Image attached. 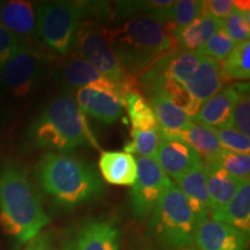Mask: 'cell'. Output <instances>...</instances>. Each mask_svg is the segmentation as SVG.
I'll use <instances>...</instances> for the list:
<instances>
[{"label": "cell", "instance_id": "6da1fadb", "mask_svg": "<svg viewBox=\"0 0 250 250\" xmlns=\"http://www.w3.org/2000/svg\"><path fill=\"white\" fill-rule=\"evenodd\" d=\"M127 76L140 77L159 57L175 49V27L148 15H132L101 26Z\"/></svg>", "mask_w": 250, "mask_h": 250}, {"label": "cell", "instance_id": "7a4b0ae2", "mask_svg": "<svg viewBox=\"0 0 250 250\" xmlns=\"http://www.w3.org/2000/svg\"><path fill=\"white\" fill-rule=\"evenodd\" d=\"M50 223L39 192L22 168L13 162L0 166V225L19 243H28Z\"/></svg>", "mask_w": 250, "mask_h": 250}, {"label": "cell", "instance_id": "3957f363", "mask_svg": "<svg viewBox=\"0 0 250 250\" xmlns=\"http://www.w3.org/2000/svg\"><path fill=\"white\" fill-rule=\"evenodd\" d=\"M28 137L35 147L59 153L85 146L101 149L86 115L68 93L58 95L43 108L30 124Z\"/></svg>", "mask_w": 250, "mask_h": 250}, {"label": "cell", "instance_id": "277c9868", "mask_svg": "<svg viewBox=\"0 0 250 250\" xmlns=\"http://www.w3.org/2000/svg\"><path fill=\"white\" fill-rule=\"evenodd\" d=\"M36 175L43 190L66 208L99 198L104 190L96 168L68 153H45L37 165Z\"/></svg>", "mask_w": 250, "mask_h": 250}, {"label": "cell", "instance_id": "5b68a950", "mask_svg": "<svg viewBox=\"0 0 250 250\" xmlns=\"http://www.w3.org/2000/svg\"><path fill=\"white\" fill-rule=\"evenodd\" d=\"M152 236L166 248H191L197 220L180 189L171 183L151 213Z\"/></svg>", "mask_w": 250, "mask_h": 250}, {"label": "cell", "instance_id": "8992f818", "mask_svg": "<svg viewBox=\"0 0 250 250\" xmlns=\"http://www.w3.org/2000/svg\"><path fill=\"white\" fill-rule=\"evenodd\" d=\"M36 34L49 50L67 55L85 18L83 4L79 1H46L36 6Z\"/></svg>", "mask_w": 250, "mask_h": 250}, {"label": "cell", "instance_id": "52a82bcc", "mask_svg": "<svg viewBox=\"0 0 250 250\" xmlns=\"http://www.w3.org/2000/svg\"><path fill=\"white\" fill-rule=\"evenodd\" d=\"M72 50L80 56L79 58L118 86L124 96L133 90L136 81L125 73L109 45L101 26L95 21H87L85 19L81 21Z\"/></svg>", "mask_w": 250, "mask_h": 250}, {"label": "cell", "instance_id": "ba28073f", "mask_svg": "<svg viewBox=\"0 0 250 250\" xmlns=\"http://www.w3.org/2000/svg\"><path fill=\"white\" fill-rule=\"evenodd\" d=\"M45 70L44 55L29 44H23L2 67L0 79L8 92L17 98H24L40 86Z\"/></svg>", "mask_w": 250, "mask_h": 250}, {"label": "cell", "instance_id": "9c48e42d", "mask_svg": "<svg viewBox=\"0 0 250 250\" xmlns=\"http://www.w3.org/2000/svg\"><path fill=\"white\" fill-rule=\"evenodd\" d=\"M136 160L137 179L130 191L131 205L134 218L145 220L173 182L154 159L138 156Z\"/></svg>", "mask_w": 250, "mask_h": 250}, {"label": "cell", "instance_id": "30bf717a", "mask_svg": "<svg viewBox=\"0 0 250 250\" xmlns=\"http://www.w3.org/2000/svg\"><path fill=\"white\" fill-rule=\"evenodd\" d=\"M202 55L193 51L171 49L153 64L139 77L143 89L146 92L160 89L165 83H186L195 73L201 62Z\"/></svg>", "mask_w": 250, "mask_h": 250}, {"label": "cell", "instance_id": "8fae6325", "mask_svg": "<svg viewBox=\"0 0 250 250\" xmlns=\"http://www.w3.org/2000/svg\"><path fill=\"white\" fill-rule=\"evenodd\" d=\"M154 160L162 171L174 180L202 165L201 156L189 144L177 137L162 134Z\"/></svg>", "mask_w": 250, "mask_h": 250}, {"label": "cell", "instance_id": "7c38bea8", "mask_svg": "<svg viewBox=\"0 0 250 250\" xmlns=\"http://www.w3.org/2000/svg\"><path fill=\"white\" fill-rule=\"evenodd\" d=\"M248 237L211 217L197 224L193 246L197 250H246Z\"/></svg>", "mask_w": 250, "mask_h": 250}, {"label": "cell", "instance_id": "4fadbf2b", "mask_svg": "<svg viewBox=\"0 0 250 250\" xmlns=\"http://www.w3.org/2000/svg\"><path fill=\"white\" fill-rule=\"evenodd\" d=\"M59 78L62 85L67 89L78 90L81 88H93L105 90V92L116 94L123 100L124 103V94L118 88V86L103 77L92 65L79 57L72 58L62 64V68H59Z\"/></svg>", "mask_w": 250, "mask_h": 250}, {"label": "cell", "instance_id": "5bb4252c", "mask_svg": "<svg viewBox=\"0 0 250 250\" xmlns=\"http://www.w3.org/2000/svg\"><path fill=\"white\" fill-rule=\"evenodd\" d=\"M74 99L83 114L103 124H112L123 116V100L114 93L81 88L77 90Z\"/></svg>", "mask_w": 250, "mask_h": 250}, {"label": "cell", "instance_id": "9a60e30c", "mask_svg": "<svg viewBox=\"0 0 250 250\" xmlns=\"http://www.w3.org/2000/svg\"><path fill=\"white\" fill-rule=\"evenodd\" d=\"M223 85L220 62L205 56H202L193 76L184 83L198 111L208 99L223 88Z\"/></svg>", "mask_w": 250, "mask_h": 250}, {"label": "cell", "instance_id": "2e32d148", "mask_svg": "<svg viewBox=\"0 0 250 250\" xmlns=\"http://www.w3.org/2000/svg\"><path fill=\"white\" fill-rule=\"evenodd\" d=\"M0 26L19 39L23 44L36 34L37 17L33 2L12 0L0 4Z\"/></svg>", "mask_w": 250, "mask_h": 250}, {"label": "cell", "instance_id": "e0dca14e", "mask_svg": "<svg viewBox=\"0 0 250 250\" xmlns=\"http://www.w3.org/2000/svg\"><path fill=\"white\" fill-rule=\"evenodd\" d=\"M237 95L239 83L224 87L202 105L196 116L191 120L213 129L232 127L233 108Z\"/></svg>", "mask_w": 250, "mask_h": 250}, {"label": "cell", "instance_id": "ac0fdd59", "mask_svg": "<svg viewBox=\"0 0 250 250\" xmlns=\"http://www.w3.org/2000/svg\"><path fill=\"white\" fill-rule=\"evenodd\" d=\"M71 250H120V230L108 219L88 221L79 229Z\"/></svg>", "mask_w": 250, "mask_h": 250}, {"label": "cell", "instance_id": "d6986e66", "mask_svg": "<svg viewBox=\"0 0 250 250\" xmlns=\"http://www.w3.org/2000/svg\"><path fill=\"white\" fill-rule=\"evenodd\" d=\"M175 181V186L182 192L197 223L210 217V199L208 195L206 176L203 165L189 170Z\"/></svg>", "mask_w": 250, "mask_h": 250}, {"label": "cell", "instance_id": "ffe728a7", "mask_svg": "<svg viewBox=\"0 0 250 250\" xmlns=\"http://www.w3.org/2000/svg\"><path fill=\"white\" fill-rule=\"evenodd\" d=\"M202 165L205 170L206 188H208L210 210L212 213L224 208L233 198L245 180L233 177L220 166L213 162H204Z\"/></svg>", "mask_w": 250, "mask_h": 250}, {"label": "cell", "instance_id": "44dd1931", "mask_svg": "<svg viewBox=\"0 0 250 250\" xmlns=\"http://www.w3.org/2000/svg\"><path fill=\"white\" fill-rule=\"evenodd\" d=\"M210 217L235 228L249 237L250 233V181L241 183L233 198L220 210L212 212Z\"/></svg>", "mask_w": 250, "mask_h": 250}, {"label": "cell", "instance_id": "7402d4cb", "mask_svg": "<svg viewBox=\"0 0 250 250\" xmlns=\"http://www.w3.org/2000/svg\"><path fill=\"white\" fill-rule=\"evenodd\" d=\"M99 169L104 181L114 186H133L137 179V160L132 154L122 151H103Z\"/></svg>", "mask_w": 250, "mask_h": 250}, {"label": "cell", "instance_id": "603a6c76", "mask_svg": "<svg viewBox=\"0 0 250 250\" xmlns=\"http://www.w3.org/2000/svg\"><path fill=\"white\" fill-rule=\"evenodd\" d=\"M146 93H147V102L154 111L161 134L173 136L187 129L191 122V118L182 109L174 104L162 92L151 90Z\"/></svg>", "mask_w": 250, "mask_h": 250}, {"label": "cell", "instance_id": "cb8c5ba5", "mask_svg": "<svg viewBox=\"0 0 250 250\" xmlns=\"http://www.w3.org/2000/svg\"><path fill=\"white\" fill-rule=\"evenodd\" d=\"M220 29V20L201 15L189 26L175 30V48L182 51L196 52Z\"/></svg>", "mask_w": 250, "mask_h": 250}, {"label": "cell", "instance_id": "d4e9b609", "mask_svg": "<svg viewBox=\"0 0 250 250\" xmlns=\"http://www.w3.org/2000/svg\"><path fill=\"white\" fill-rule=\"evenodd\" d=\"M162 136H165V134H162ZM168 137H177V138L189 144L198 153L201 159L203 158L202 161L213 158L224 149L213 127H210L193 120H191L186 130Z\"/></svg>", "mask_w": 250, "mask_h": 250}, {"label": "cell", "instance_id": "484cf974", "mask_svg": "<svg viewBox=\"0 0 250 250\" xmlns=\"http://www.w3.org/2000/svg\"><path fill=\"white\" fill-rule=\"evenodd\" d=\"M124 107L126 108L132 130H159L154 111L142 94L131 90L124 96Z\"/></svg>", "mask_w": 250, "mask_h": 250}, {"label": "cell", "instance_id": "4316f807", "mask_svg": "<svg viewBox=\"0 0 250 250\" xmlns=\"http://www.w3.org/2000/svg\"><path fill=\"white\" fill-rule=\"evenodd\" d=\"M223 80H248L250 77V42L236 43L229 55L220 62Z\"/></svg>", "mask_w": 250, "mask_h": 250}, {"label": "cell", "instance_id": "83f0119b", "mask_svg": "<svg viewBox=\"0 0 250 250\" xmlns=\"http://www.w3.org/2000/svg\"><path fill=\"white\" fill-rule=\"evenodd\" d=\"M204 162H213L220 166L223 169L227 171L228 174L232 175L233 177L240 180H248L250 175V155L241 154V153H235L223 149L219 154L208 160L202 161Z\"/></svg>", "mask_w": 250, "mask_h": 250}, {"label": "cell", "instance_id": "f1b7e54d", "mask_svg": "<svg viewBox=\"0 0 250 250\" xmlns=\"http://www.w3.org/2000/svg\"><path fill=\"white\" fill-rule=\"evenodd\" d=\"M132 140L124 146V152L137 153L143 158L154 159L161 134L159 130H131Z\"/></svg>", "mask_w": 250, "mask_h": 250}, {"label": "cell", "instance_id": "f546056e", "mask_svg": "<svg viewBox=\"0 0 250 250\" xmlns=\"http://www.w3.org/2000/svg\"><path fill=\"white\" fill-rule=\"evenodd\" d=\"M220 29L224 30L230 40L235 43L249 41L250 36V14L249 11H234L220 20Z\"/></svg>", "mask_w": 250, "mask_h": 250}, {"label": "cell", "instance_id": "4dcf8cb0", "mask_svg": "<svg viewBox=\"0 0 250 250\" xmlns=\"http://www.w3.org/2000/svg\"><path fill=\"white\" fill-rule=\"evenodd\" d=\"M233 129L250 134V96L248 83H239V95L233 108Z\"/></svg>", "mask_w": 250, "mask_h": 250}, {"label": "cell", "instance_id": "1f68e13d", "mask_svg": "<svg viewBox=\"0 0 250 250\" xmlns=\"http://www.w3.org/2000/svg\"><path fill=\"white\" fill-rule=\"evenodd\" d=\"M236 43L230 40V37L225 33L224 30L219 29L202 48L197 50V54L217 59V61H224L228 55L232 52Z\"/></svg>", "mask_w": 250, "mask_h": 250}, {"label": "cell", "instance_id": "d6a6232c", "mask_svg": "<svg viewBox=\"0 0 250 250\" xmlns=\"http://www.w3.org/2000/svg\"><path fill=\"white\" fill-rule=\"evenodd\" d=\"M203 1L198 0H177L174 4L171 23L175 30L189 26L197 18L201 17Z\"/></svg>", "mask_w": 250, "mask_h": 250}, {"label": "cell", "instance_id": "836d02e7", "mask_svg": "<svg viewBox=\"0 0 250 250\" xmlns=\"http://www.w3.org/2000/svg\"><path fill=\"white\" fill-rule=\"evenodd\" d=\"M219 142L224 149L227 151L249 154L250 152V137L246 136L233 127L225 129H214Z\"/></svg>", "mask_w": 250, "mask_h": 250}, {"label": "cell", "instance_id": "e575fe53", "mask_svg": "<svg viewBox=\"0 0 250 250\" xmlns=\"http://www.w3.org/2000/svg\"><path fill=\"white\" fill-rule=\"evenodd\" d=\"M235 8V0H206L202 4L201 15L221 20Z\"/></svg>", "mask_w": 250, "mask_h": 250}, {"label": "cell", "instance_id": "d590c367", "mask_svg": "<svg viewBox=\"0 0 250 250\" xmlns=\"http://www.w3.org/2000/svg\"><path fill=\"white\" fill-rule=\"evenodd\" d=\"M23 43L0 26V72Z\"/></svg>", "mask_w": 250, "mask_h": 250}, {"label": "cell", "instance_id": "8d00e7d4", "mask_svg": "<svg viewBox=\"0 0 250 250\" xmlns=\"http://www.w3.org/2000/svg\"><path fill=\"white\" fill-rule=\"evenodd\" d=\"M23 250H67V248H62L59 246L51 236V234L40 233L39 235L26 243Z\"/></svg>", "mask_w": 250, "mask_h": 250}, {"label": "cell", "instance_id": "74e56055", "mask_svg": "<svg viewBox=\"0 0 250 250\" xmlns=\"http://www.w3.org/2000/svg\"><path fill=\"white\" fill-rule=\"evenodd\" d=\"M182 250H197V249L192 248V247H191V248H186V249H182Z\"/></svg>", "mask_w": 250, "mask_h": 250}]
</instances>
